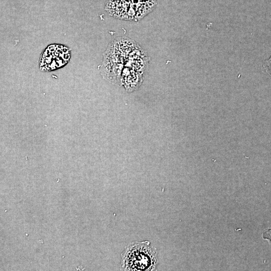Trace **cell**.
Returning a JSON list of instances; mask_svg holds the SVG:
<instances>
[{"label":"cell","mask_w":271,"mask_h":271,"mask_svg":"<svg viewBox=\"0 0 271 271\" xmlns=\"http://www.w3.org/2000/svg\"><path fill=\"white\" fill-rule=\"evenodd\" d=\"M121 270H156L159 264L158 252L149 241L129 243L121 254Z\"/></svg>","instance_id":"cell-1"},{"label":"cell","mask_w":271,"mask_h":271,"mask_svg":"<svg viewBox=\"0 0 271 271\" xmlns=\"http://www.w3.org/2000/svg\"><path fill=\"white\" fill-rule=\"evenodd\" d=\"M71 57V51L67 47L53 44L48 46L42 53L39 66L40 70L50 72L65 66Z\"/></svg>","instance_id":"cell-2"},{"label":"cell","mask_w":271,"mask_h":271,"mask_svg":"<svg viewBox=\"0 0 271 271\" xmlns=\"http://www.w3.org/2000/svg\"><path fill=\"white\" fill-rule=\"evenodd\" d=\"M264 239H267L271 241V229L266 230L262 234Z\"/></svg>","instance_id":"cell-3"}]
</instances>
